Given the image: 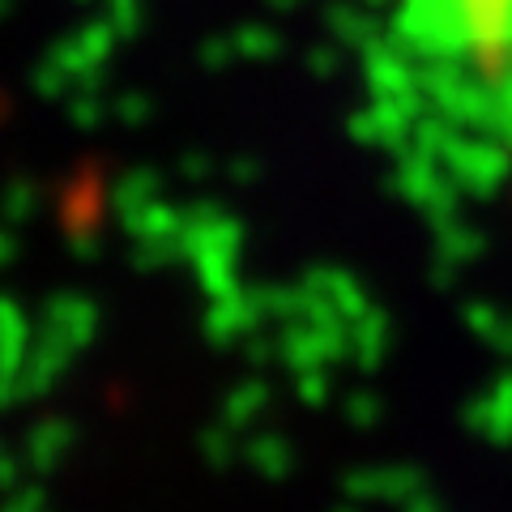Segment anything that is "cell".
<instances>
[{"label": "cell", "instance_id": "6da1fadb", "mask_svg": "<svg viewBox=\"0 0 512 512\" xmlns=\"http://www.w3.org/2000/svg\"><path fill=\"white\" fill-rule=\"evenodd\" d=\"M410 43L512 133V0H402Z\"/></svg>", "mask_w": 512, "mask_h": 512}]
</instances>
